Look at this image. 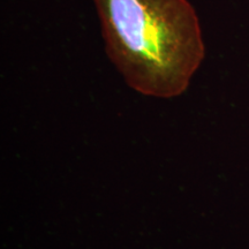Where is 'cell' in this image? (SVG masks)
<instances>
[{
  "label": "cell",
  "mask_w": 249,
  "mask_h": 249,
  "mask_svg": "<svg viewBox=\"0 0 249 249\" xmlns=\"http://www.w3.org/2000/svg\"><path fill=\"white\" fill-rule=\"evenodd\" d=\"M105 51L133 90L182 95L204 59L198 18L187 0H93Z\"/></svg>",
  "instance_id": "1"
}]
</instances>
